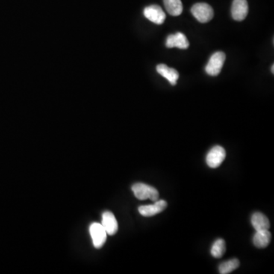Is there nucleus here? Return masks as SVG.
Here are the masks:
<instances>
[{"label": "nucleus", "instance_id": "1", "mask_svg": "<svg viewBox=\"0 0 274 274\" xmlns=\"http://www.w3.org/2000/svg\"><path fill=\"white\" fill-rule=\"evenodd\" d=\"M132 190L135 197L140 201L149 199L150 201H158L160 193L158 190L152 186L143 184V183H136L132 186Z\"/></svg>", "mask_w": 274, "mask_h": 274}, {"label": "nucleus", "instance_id": "2", "mask_svg": "<svg viewBox=\"0 0 274 274\" xmlns=\"http://www.w3.org/2000/svg\"><path fill=\"white\" fill-rule=\"evenodd\" d=\"M191 13L195 19L201 23H207L213 19L214 11L209 4L205 3H198L191 8Z\"/></svg>", "mask_w": 274, "mask_h": 274}, {"label": "nucleus", "instance_id": "3", "mask_svg": "<svg viewBox=\"0 0 274 274\" xmlns=\"http://www.w3.org/2000/svg\"><path fill=\"white\" fill-rule=\"evenodd\" d=\"M225 61V54L223 52L218 51L215 53L211 56L206 66V72L212 76H216L220 73Z\"/></svg>", "mask_w": 274, "mask_h": 274}, {"label": "nucleus", "instance_id": "4", "mask_svg": "<svg viewBox=\"0 0 274 274\" xmlns=\"http://www.w3.org/2000/svg\"><path fill=\"white\" fill-rule=\"evenodd\" d=\"M225 150L223 147L220 146H216L210 149L207 155V166L212 169H216L221 166L225 159Z\"/></svg>", "mask_w": 274, "mask_h": 274}, {"label": "nucleus", "instance_id": "5", "mask_svg": "<svg viewBox=\"0 0 274 274\" xmlns=\"http://www.w3.org/2000/svg\"><path fill=\"white\" fill-rule=\"evenodd\" d=\"M89 231L95 248H102L107 240V234L101 224L93 222L89 227Z\"/></svg>", "mask_w": 274, "mask_h": 274}, {"label": "nucleus", "instance_id": "6", "mask_svg": "<svg viewBox=\"0 0 274 274\" xmlns=\"http://www.w3.org/2000/svg\"><path fill=\"white\" fill-rule=\"evenodd\" d=\"M143 14L148 20L156 25H162L164 23L166 19V13L158 5L149 6L146 7L143 12Z\"/></svg>", "mask_w": 274, "mask_h": 274}, {"label": "nucleus", "instance_id": "7", "mask_svg": "<svg viewBox=\"0 0 274 274\" xmlns=\"http://www.w3.org/2000/svg\"><path fill=\"white\" fill-rule=\"evenodd\" d=\"M168 207V203L166 201H155L152 205L141 206L139 207V213L145 217H149L153 216L155 215L159 214L166 210Z\"/></svg>", "mask_w": 274, "mask_h": 274}, {"label": "nucleus", "instance_id": "8", "mask_svg": "<svg viewBox=\"0 0 274 274\" xmlns=\"http://www.w3.org/2000/svg\"><path fill=\"white\" fill-rule=\"evenodd\" d=\"M248 4L247 0H234L231 6V16L238 22L245 20L248 16Z\"/></svg>", "mask_w": 274, "mask_h": 274}, {"label": "nucleus", "instance_id": "9", "mask_svg": "<svg viewBox=\"0 0 274 274\" xmlns=\"http://www.w3.org/2000/svg\"><path fill=\"white\" fill-rule=\"evenodd\" d=\"M189 44L187 37L183 33L177 32L175 34H170L166 39V47L169 48H178L186 50L188 48Z\"/></svg>", "mask_w": 274, "mask_h": 274}, {"label": "nucleus", "instance_id": "10", "mask_svg": "<svg viewBox=\"0 0 274 274\" xmlns=\"http://www.w3.org/2000/svg\"><path fill=\"white\" fill-rule=\"evenodd\" d=\"M101 225L107 234L113 236L118 230V223L114 215L110 211H105L102 215Z\"/></svg>", "mask_w": 274, "mask_h": 274}, {"label": "nucleus", "instance_id": "11", "mask_svg": "<svg viewBox=\"0 0 274 274\" xmlns=\"http://www.w3.org/2000/svg\"><path fill=\"white\" fill-rule=\"evenodd\" d=\"M156 70L162 76L166 78L171 85L175 86L177 84V82L179 78V73L176 69L169 67L166 64H160L157 66Z\"/></svg>", "mask_w": 274, "mask_h": 274}, {"label": "nucleus", "instance_id": "12", "mask_svg": "<svg viewBox=\"0 0 274 274\" xmlns=\"http://www.w3.org/2000/svg\"><path fill=\"white\" fill-rule=\"evenodd\" d=\"M251 224L256 231H261V230H269V222L265 215L263 213H254L251 216Z\"/></svg>", "mask_w": 274, "mask_h": 274}, {"label": "nucleus", "instance_id": "13", "mask_svg": "<svg viewBox=\"0 0 274 274\" xmlns=\"http://www.w3.org/2000/svg\"><path fill=\"white\" fill-rule=\"evenodd\" d=\"M271 241V233L269 230L256 231L253 238V243L258 248H264L269 245Z\"/></svg>", "mask_w": 274, "mask_h": 274}, {"label": "nucleus", "instance_id": "14", "mask_svg": "<svg viewBox=\"0 0 274 274\" xmlns=\"http://www.w3.org/2000/svg\"><path fill=\"white\" fill-rule=\"evenodd\" d=\"M164 5L169 14L178 16L182 13L183 5L181 0H164Z\"/></svg>", "mask_w": 274, "mask_h": 274}, {"label": "nucleus", "instance_id": "15", "mask_svg": "<svg viewBox=\"0 0 274 274\" xmlns=\"http://www.w3.org/2000/svg\"><path fill=\"white\" fill-rule=\"evenodd\" d=\"M239 266H240L239 260L236 258H233L228 261L223 262L219 265V272L221 274H228L239 268Z\"/></svg>", "mask_w": 274, "mask_h": 274}, {"label": "nucleus", "instance_id": "16", "mask_svg": "<svg viewBox=\"0 0 274 274\" xmlns=\"http://www.w3.org/2000/svg\"><path fill=\"white\" fill-rule=\"evenodd\" d=\"M225 242L223 239H217L211 248V254L215 258H221L225 252Z\"/></svg>", "mask_w": 274, "mask_h": 274}, {"label": "nucleus", "instance_id": "17", "mask_svg": "<svg viewBox=\"0 0 274 274\" xmlns=\"http://www.w3.org/2000/svg\"><path fill=\"white\" fill-rule=\"evenodd\" d=\"M274 66L272 65V67H271V71H272V73H274Z\"/></svg>", "mask_w": 274, "mask_h": 274}]
</instances>
